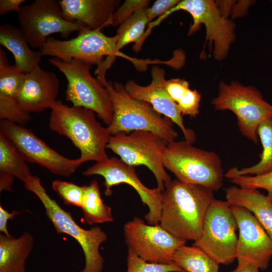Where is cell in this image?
Returning a JSON list of instances; mask_svg holds the SVG:
<instances>
[{
    "mask_svg": "<svg viewBox=\"0 0 272 272\" xmlns=\"http://www.w3.org/2000/svg\"><path fill=\"white\" fill-rule=\"evenodd\" d=\"M214 192L202 185L171 179L163 192L160 225L182 241H194L200 235L205 216L215 199Z\"/></svg>",
    "mask_w": 272,
    "mask_h": 272,
    "instance_id": "cell-1",
    "label": "cell"
},
{
    "mask_svg": "<svg viewBox=\"0 0 272 272\" xmlns=\"http://www.w3.org/2000/svg\"><path fill=\"white\" fill-rule=\"evenodd\" d=\"M50 109L49 128L68 138L79 150V159L82 164L108 158L106 148L111 135L108 127L102 126L96 120L93 111L69 106L60 100H57Z\"/></svg>",
    "mask_w": 272,
    "mask_h": 272,
    "instance_id": "cell-2",
    "label": "cell"
},
{
    "mask_svg": "<svg viewBox=\"0 0 272 272\" xmlns=\"http://www.w3.org/2000/svg\"><path fill=\"white\" fill-rule=\"evenodd\" d=\"M98 79L106 89L113 105L112 119L107 126L111 135L144 130L169 143L175 141L178 134L169 118L156 111L150 103L131 97L121 83H112L105 78Z\"/></svg>",
    "mask_w": 272,
    "mask_h": 272,
    "instance_id": "cell-3",
    "label": "cell"
},
{
    "mask_svg": "<svg viewBox=\"0 0 272 272\" xmlns=\"http://www.w3.org/2000/svg\"><path fill=\"white\" fill-rule=\"evenodd\" d=\"M117 36L109 37L101 29L86 28L79 31L76 37L61 40L49 37L38 51L42 56H50L63 61L78 59L90 65L96 64L94 72L98 77L106 73L117 56L132 58L116 51Z\"/></svg>",
    "mask_w": 272,
    "mask_h": 272,
    "instance_id": "cell-4",
    "label": "cell"
},
{
    "mask_svg": "<svg viewBox=\"0 0 272 272\" xmlns=\"http://www.w3.org/2000/svg\"><path fill=\"white\" fill-rule=\"evenodd\" d=\"M163 163L165 168L182 182L202 185L213 191L223 185L224 175L219 155L195 147L185 140L169 143Z\"/></svg>",
    "mask_w": 272,
    "mask_h": 272,
    "instance_id": "cell-5",
    "label": "cell"
},
{
    "mask_svg": "<svg viewBox=\"0 0 272 272\" xmlns=\"http://www.w3.org/2000/svg\"><path fill=\"white\" fill-rule=\"evenodd\" d=\"M26 189L33 192L43 205L47 217L58 234H65L74 238L81 246L85 258V265L80 272H102L104 259L99 248L107 236L102 229L93 227L88 230L80 227L70 213L63 210L47 194L40 178L31 175L24 183Z\"/></svg>",
    "mask_w": 272,
    "mask_h": 272,
    "instance_id": "cell-6",
    "label": "cell"
},
{
    "mask_svg": "<svg viewBox=\"0 0 272 272\" xmlns=\"http://www.w3.org/2000/svg\"><path fill=\"white\" fill-rule=\"evenodd\" d=\"M48 60L67 80L66 101L93 111L109 125L113 115L112 103L105 88L90 73L91 65L78 59L65 61L54 57Z\"/></svg>",
    "mask_w": 272,
    "mask_h": 272,
    "instance_id": "cell-7",
    "label": "cell"
},
{
    "mask_svg": "<svg viewBox=\"0 0 272 272\" xmlns=\"http://www.w3.org/2000/svg\"><path fill=\"white\" fill-rule=\"evenodd\" d=\"M211 103L217 110L234 113L242 134L254 144L258 143L259 125L272 116V105L264 99L261 93L254 87L237 82H221L218 94Z\"/></svg>",
    "mask_w": 272,
    "mask_h": 272,
    "instance_id": "cell-8",
    "label": "cell"
},
{
    "mask_svg": "<svg viewBox=\"0 0 272 272\" xmlns=\"http://www.w3.org/2000/svg\"><path fill=\"white\" fill-rule=\"evenodd\" d=\"M169 143L153 132L135 130L130 134L120 132L111 135L107 148L129 166L144 165L148 168L156 179L157 187L163 192L165 184L171 180L163 163Z\"/></svg>",
    "mask_w": 272,
    "mask_h": 272,
    "instance_id": "cell-9",
    "label": "cell"
},
{
    "mask_svg": "<svg viewBox=\"0 0 272 272\" xmlns=\"http://www.w3.org/2000/svg\"><path fill=\"white\" fill-rule=\"evenodd\" d=\"M237 230L231 206L227 201L215 198L205 216L200 235L192 245L219 264H229L236 258Z\"/></svg>",
    "mask_w": 272,
    "mask_h": 272,
    "instance_id": "cell-10",
    "label": "cell"
},
{
    "mask_svg": "<svg viewBox=\"0 0 272 272\" xmlns=\"http://www.w3.org/2000/svg\"><path fill=\"white\" fill-rule=\"evenodd\" d=\"M180 10L189 13L192 23L188 35L196 32L201 25L206 29V42L213 45V56L217 60L224 59L228 55L232 43L235 40V25L222 13L217 3L212 0L180 1L173 8L152 22L153 27L170 14Z\"/></svg>",
    "mask_w": 272,
    "mask_h": 272,
    "instance_id": "cell-11",
    "label": "cell"
},
{
    "mask_svg": "<svg viewBox=\"0 0 272 272\" xmlns=\"http://www.w3.org/2000/svg\"><path fill=\"white\" fill-rule=\"evenodd\" d=\"M20 29L30 47L39 49L48 36L60 33L67 38L74 32L88 28L79 22L64 19L58 1L35 0L29 5L22 6L17 13Z\"/></svg>",
    "mask_w": 272,
    "mask_h": 272,
    "instance_id": "cell-12",
    "label": "cell"
},
{
    "mask_svg": "<svg viewBox=\"0 0 272 272\" xmlns=\"http://www.w3.org/2000/svg\"><path fill=\"white\" fill-rule=\"evenodd\" d=\"M0 131L11 142L25 162L38 164L55 174L69 177L82 164L79 158L70 159L59 154L31 130L21 125L1 119Z\"/></svg>",
    "mask_w": 272,
    "mask_h": 272,
    "instance_id": "cell-13",
    "label": "cell"
},
{
    "mask_svg": "<svg viewBox=\"0 0 272 272\" xmlns=\"http://www.w3.org/2000/svg\"><path fill=\"white\" fill-rule=\"evenodd\" d=\"M85 176L98 175L104 178V194L109 196L112 194V187L121 183L131 186L139 194L141 201L147 205L149 212L145 219L149 225L159 224L162 210L163 191L159 188H150L139 178L134 167L129 166L115 157L106 159L89 167L83 172Z\"/></svg>",
    "mask_w": 272,
    "mask_h": 272,
    "instance_id": "cell-14",
    "label": "cell"
},
{
    "mask_svg": "<svg viewBox=\"0 0 272 272\" xmlns=\"http://www.w3.org/2000/svg\"><path fill=\"white\" fill-rule=\"evenodd\" d=\"M125 242L140 257L151 263L173 262L176 250L185 242L174 236L160 224H146L134 217L123 226Z\"/></svg>",
    "mask_w": 272,
    "mask_h": 272,
    "instance_id": "cell-15",
    "label": "cell"
},
{
    "mask_svg": "<svg viewBox=\"0 0 272 272\" xmlns=\"http://www.w3.org/2000/svg\"><path fill=\"white\" fill-rule=\"evenodd\" d=\"M237 222L238 264H252L266 269L272 257V239L254 215L246 209L231 206Z\"/></svg>",
    "mask_w": 272,
    "mask_h": 272,
    "instance_id": "cell-16",
    "label": "cell"
},
{
    "mask_svg": "<svg viewBox=\"0 0 272 272\" xmlns=\"http://www.w3.org/2000/svg\"><path fill=\"white\" fill-rule=\"evenodd\" d=\"M151 77L150 84L146 86L140 85L132 80L127 81L124 86L126 91L132 98L150 103L156 111L169 118L181 129L185 140L193 144L196 140L195 134L185 127L177 105L166 89L165 71L158 65H154L151 69Z\"/></svg>",
    "mask_w": 272,
    "mask_h": 272,
    "instance_id": "cell-17",
    "label": "cell"
},
{
    "mask_svg": "<svg viewBox=\"0 0 272 272\" xmlns=\"http://www.w3.org/2000/svg\"><path fill=\"white\" fill-rule=\"evenodd\" d=\"M59 86L55 74L38 65L26 74L18 95V103L28 114L50 109L57 101Z\"/></svg>",
    "mask_w": 272,
    "mask_h": 272,
    "instance_id": "cell-18",
    "label": "cell"
},
{
    "mask_svg": "<svg viewBox=\"0 0 272 272\" xmlns=\"http://www.w3.org/2000/svg\"><path fill=\"white\" fill-rule=\"evenodd\" d=\"M26 73L9 63L5 52L0 48V119L18 124L27 123L30 115L20 107L17 97Z\"/></svg>",
    "mask_w": 272,
    "mask_h": 272,
    "instance_id": "cell-19",
    "label": "cell"
},
{
    "mask_svg": "<svg viewBox=\"0 0 272 272\" xmlns=\"http://www.w3.org/2000/svg\"><path fill=\"white\" fill-rule=\"evenodd\" d=\"M65 19L79 22L91 30L111 25L113 15L120 3L118 0L58 1Z\"/></svg>",
    "mask_w": 272,
    "mask_h": 272,
    "instance_id": "cell-20",
    "label": "cell"
},
{
    "mask_svg": "<svg viewBox=\"0 0 272 272\" xmlns=\"http://www.w3.org/2000/svg\"><path fill=\"white\" fill-rule=\"evenodd\" d=\"M226 201L230 206H239L251 212L272 239V200L257 189L228 187Z\"/></svg>",
    "mask_w": 272,
    "mask_h": 272,
    "instance_id": "cell-21",
    "label": "cell"
},
{
    "mask_svg": "<svg viewBox=\"0 0 272 272\" xmlns=\"http://www.w3.org/2000/svg\"><path fill=\"white\" fill-rule=\"evenodd\" d=\"M0 44L13 54L15 65L26 73L39 65L42 56L32 50L20 28L9 23L0 26Z\"/></svg>",
    "mask_w": 272,
    "mask_h": 272,
    "instance_id": "cell-22",
    "label": "cell"
},
{
    "mask_svg": "<svg viewBox=\"0 0 272 272\" xmlns=\"http://www.w3.org/2000/svg\"><path fill=\"white\" fill-rule=\"evenodd\" d=\"M34 240L28 232L18 238L1 233L0 272H26V261L33 248Z\"/></svg>",
    "mask_w": 272,
    "mask_h": 272,
    "instance_id": "cell-23",
    "label": "cell"
},
{
    "mask_svg": "<svg viewBox=\"0 0 272 272\" xmlns=\"http://www.w3.org/2000/svg\"><path fill=\"white\" fill-rule=\"evenodd\" d=\"M84 187V193L81 208L84 222L89 225L113 222L112 209L104 203L97 180H93Z\"/></svg>",
    "mask_w": 272,
    "mask_h": 272,
    "instance_id": "cell-24",
    "label": "cell"
},
{
    "mask_svg": "<svg viewBox=\"0 0 272 272\" xmlns=\"http://www.w3.org/2000/svg\"><path fill=\"white\" fill-rule=\"evenodd\" d=\"M165 87L182 116L195 117L198 115L201 94L191 90L187 81L179 78L166 80Z\"/></svg>",
    "mask_w": 272,
    "mask_h": 272,
    "instance_id": "cell-25",
    "label": "cell"
},
{
    "mask_svg": "<svg viewBox=\"0 0 272 272\" xmlns=\"http://www.w3.org/2000/svg\"><path fill=\"white\" fill-rule=\"evenodd\" d=\"M257 134L262 147L260 161L256 164L239 169L233 167L228 169L237 175H259L272 171V116L258 126Z\"/></svg>",
    "mask_w": 272,
    "mask_h": 272,
    "instance_id": "cell-26",
    "label": "cell"
},
{
    "mask_svg": "<svg viewBox=\"0 0 272 272\" xmlns=\"http://www.w3.org/2000/svg\"><path fill=\"white\" fill-rule=\"evenodd\" d=\"M172 261L185 272H218L219 264L199 248L193 245L180 246Z\"/></svg>",
    "mask_w": 272,
    "mask_h": 272,
    "instance_id": "cell-27",
    "label": "cell"
},
{
    "mask_svg": "<svg viewBox=\"0 0 272 272\" xmlns=\"http://www.w3.org/2000/svg\"><path fill=\"white\" fill-rule=\"evenodd\" d=\"M147 8L135 12L128 20L121 24L116 33L117 42L116 49L118 53L123 47L134 42L133 49L140 50V44L146 32L147 25L149 24L146 13Z\"/></svg>",
    "mask_w": 272,
    "mask_h": 272,
    "instance_id": "cell-28",
    "label": "cell"
},
{
    "mask_svg": "<svg viewBox=\"0 0 272 272\" xmlns=\"http://www.w3.org/2000/svg\"><path fill=\"white\" fill-rule=\"evenodd\" d=\"M0 173L10 174L24 183L31 176L29 167L15 147L0 131Z\"/></svg>",
    "mask_w": 272,
    "mask_h": 272,
    "instance_id": "cell-29",
    "label": "cell"
},
{
    "mask_svg": "<svg viewBox=\"0 0 272 272\" xmlns=\"http://www.w3.org/2000/svg\"><path fill=\"white\" fill-rule=\"evenodd\" d=\"M224 176L237 186L245 189L265 190L267 196L272 200V171L259 175H237L228 170Z\"/></svg>",
    "mask_w": 272,
    "mask_h": 272,
    "instance_id": "cell-30",
    "label": "cell"
},
{
    "mask_svg": "<svg viewBox=\"0 0 272 272\" xmlns=\"http://www.w3.org/2000/svg\"><path fill=\"white\" fill-rule=\"evenodd\" d=\"M126 272H185L174 262L168 264L149 262L128 248Z\"/></svg>",
    "mask_w": 272,
    "mask_h": 272,
    "instance_id": "cell-31",
    "label": "cell"
},
{
    "mask_svg": "<svg viewBox=\"0 0 272 272\" xmlns=\"http://www.w3.org/2000/svg\"><path fill=\"white\" fill-rule=\"evenodd\" d=\"M51 186L65 205L81 208L84 193V185L79 186L73 182L55 180L52 182Z\"/></svg>",
    "mask_w": 272,
    "mask_h": 272,
    "instance_id": "cell-32",
    "label": "cell"
},
{
    "mask_svg": "<svg viewBox=\"0 0 272 272\" xmlns=\"http://www.w3.org/2000/svg\"><path fill=\"white\" fill-rule=\"evenodd\" d=\"M150 1L126 0L114 12L111 25L120 26L128 20L138 10L147 8Z\"/></svg>",
    "mask_w": 272,
    "mask_h": 272,
    "instance_id": "cell-33",
    "label": "cell"
},
{
    "mask_svg": "<svg viewBox=\"0 0 272 272\" xmlns=\"http://www.w3.org/2000/svg\"><path fill=\"white\" fill-rule=\"evenodd\" d=\"M179 0H157L151 7H147L146 13L149 24L157 17H161L173 8L179 2Z\"/></svg>",
    "mask_w": 272,
    "mask_h": 272,
    "instance_id": "cell-34",
    "label": "cell"
},
{
    "mask_svg": "<svg viewBox=\"0 0 272 272\" xmlns=\"http://www.w3.org/2000/svg\"><path fill=\"white\" fill-rule=\"evenodd\" d=\"M19 214L20 212L17 211H13L10 213L0 206V231L1 233L8 237L12 236L7 228L8 221L9 220L14 219Z\"/></svg>",
    "mask_w": 272,
    "mask_h": 272,
    "instance_id": "cell-35",
    "label": "cell"
},
{
    "mask_svg": "<svg viewBox=\"0 0 272 272\" xmlns=\"http://www.w3.org/2000/svg\"><path fill=\"white\" fill-rule=\"evenodd\" d=\"M25 2V0H1L0 16L13 11L18 13Z\"/></svg>",
    "mask_w": 272,
    "mask_h": 272,
    "instance_id": "cell-36",
    "label": "cell"
},
{
    "mask_svg": "<svg viewBox=\"0 0 272 272\" xmlns=\"http://www.w3.org/2000/svg\"><path fill=\"white\" fill-rule=\"evenodd\" d=\"M15 177L8 174L0 173V191H12Z\"/></svg>",
    "mask_w": 272,
    "mask_h": 272,
    "instance_id": "cell-37",
    "label": "cell"
},
{
    "mask_svg": "<svg viewBox=\"0 0 272 272\" xmlns=\"http://www.w3.org/2000/svg\"><path fill=\"white\" fill-rule=\"evenodd\" d=\"M259 269L258 267L251 263L237 264L236 268L231 272H259Z\"/></svg>",
    "mask_w": 272,
    "mask_h": 272,
    "instance_id": "cell-38",
    "label": "cell"
}]
</instances>
